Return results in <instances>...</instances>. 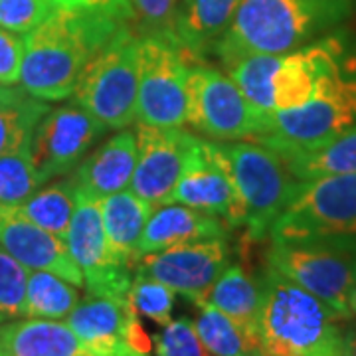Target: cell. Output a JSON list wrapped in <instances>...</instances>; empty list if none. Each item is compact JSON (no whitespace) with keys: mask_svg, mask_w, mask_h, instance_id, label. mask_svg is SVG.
Wrapping results in <instances>:
<instances>
[{"mask_svg":"<svg viewBox=\"0 0 356 356\" xmlns=\"http://www.w3.org/2000/svg\"><path fill=\"white\" fill-rule=\"evenodd\" d=\"M123 22V18L107 13L56 8L24 34L22 88L46 103L72 97L83 67Z\"/></svg>","mask_w":356,"mask_h":356,"instance_id":"1","label":"cell"},{"mask_svg":"<svg viewBox=\"0 0 356 356\" xmlns=\"http://www.w3.org/2000/svg\"><path fill=\"white\" fill-rule=\"evenodd\" d=\"M353 0H243L212 54L229 67L261 54H285L341 26Z\"/></svg>","mask_w":356,"mask_h":356,"instance_id":"2","label":"cell"},{"mask_svg":"<svg viewBox=\"0 0 356 356\" xmlns=\"http://www.w3.org/2000/svg\"><path fill=\"white\" fill-rule=\"evenodd\" d=\"M259 280V356L344 355V318L339 313L271 267H266Z\"/></svg>","mask_w":356,"mask_h":356,"instance_id":"3","label":"cell"},{"mask_svg":"<svg viewBox=\"0 0 356 356\" xmlns=\"http://www.w3.org/2000/svg\"><path fill=\"white\" fill-rule=\"evenodd\" d=\"M346 54L343 40L327 36L285 54L248 56L229 65L228 72L257 109L277 113L305 105L318 81L341 64Z\"/></svg>","mask_w":356,"mask_h":356,"instance_id":"4","label":"cell"},{"mask_svg":"<svg viewBox=\"0 0 356 356\" xmlns=\"http://www.w3.org/2000/svg\"><path fill=\"white\" fill-rule=\"evenodd\" d=\"M356 125V58L344 60L318 81L313 97L295 109L269 115L255 139L281 156L313 151Z\"/></svg>","mask_w":356,"mask_h":356,"instance_id":"5","label":"cell"},{"mask_svg":"<svg viewBox=\"0 0 356 356\" xmlns=\"http://www.w3.org/2000/svg\"><path fill=\"white\" fill-rule=\"evenodd\" d=\"M139 36L127 20L97 51L77 79L72 102L107 129H129L137 121Z\"/></svg>","mask_w":356,"mask_h":356,"instance_id":"6","label":"cell"},{"mask_svg":"<svg viewBox=\"0 0 356 356\" xmlns=\"http://www.w3.org/2000/svg\"><path fill=\"white\" fill-rule=\"evenodd\" d=\"M269 238L356 242V175L299 180Z\"/></svg>","mask_w":356,"mask_h":356,"instance_id":"7","label":"cell"},{"mask_svg":"<svg viewBox=\"0 0 356 356\" xmlns=\"http://www.w3.org/2000/svg\"><path fill=\"white\" fill-rule=\"evenodd\" d=\"M267 267L315 295L346 321L356 283V245L334 240H271Z\"/></svg>","mask_w":356,"mask_h":356,"instance_id":"8","label":"cell"},{"mask_svg":"<svg viewBox=\"0 0 356 356\" xmlns=\"http://www.w3.org/2000/svg\"><path fill=\"white\" fill-rule=\"evenodd\" d=\"M269 115L250 102L229 74L194 60L186 86V125L214 140H255Z\"/></svg>","mask_w":356,"mask_h":356,"instance_id":"9","label":"cell"},{"mask_svg":"<svg viewBox=\"0 0 356 356\" xmlns=\"http://www.w3.org/2000/svg\"><path fill=\"white\" fill-rule=\"evenodd\" d=\"M220 147L245 204L248 236L264 240L291 200L299 180L280 153L257 140H220Z\"/></svg>","mask_w":356,"mask_h":356,"instance_id":"10","label":"cell"},{"mask_svg":"<svg viewBox=\"0 0 356 356\" xmlns=\"http://www.w3.org/2000/svg\"><path fill=\"white\" fill-rule=\"evenodd\" d=\"M139 36V34H137ZM137 123L151 127L186 125V86L194 56L178 38L139 36Z\"/></svg>","mask_w":356,"mask_h":356,"instance_id":"11","label":"cell"},{"mask_svg":"<svg viewBox=\"0 0 356 356\" xmlns=\"http://www.w3.org/2000/svg\"><path fill=\"white\" fill-rule=\"evenodd\" d=\"M65 245L83 275V289L97 297H127L135 269L111 248L103 228L99 200L77 194Z\"/></svg>","mask_w":356,"mask_h":356,"instance_id":"12","label":"cell"},{"mask_svg":"<svg viewBox=\"0 0 356 356\" xmlns=\"http://www.w3.org/2000/svg\"><path fill=\"white\" fill-rule=\"evenodd\" d=\"M165 204H184L222 218L229 228L245 226L248 212L220 140L196 139L177 186Z\"/></svg>","mask_w":356,"mask_h":356,"instance_id":"13","label":"cell"},{"mask_svg":"<svg viewBox=\"0 0 356 356\" xmlns=\"http://www.w3.org/2000/svg\"><path fill=\"white\" fill-rule=\"evenodd\" d=\"M105 133L107 127L102 121L77 103L48 109L28 145V154L40 180L46 184L54 178L72 175Z\"/></svg>","mask_w":356,"mask_h":356,"instance_id":"14","label":"cell"},{"mask_svg":"<svg viewBox=\"0 0 356 356\" xmlns=\"http://www.w3.org/2000/svg\"><path fill=\"white\" fill-rule=\"evenodd\" d=\"M64 321L89 356H151V339L129 297L88 295Z\"/></svg>","mask_w":356,"mask_h":356,"instance_id":"15","label":"cell"},{"mask_svg":"<svg viewBox=\"0 0 356 356\" xmlns=\"http://www.w3.org/2000/svg\"><path fill=\"white\" fill-rule=\"evenodd\" d=\"M228 266V242L226 238H214L143 254L135 259L133 269L165 283L196 305Z\"/></svg>","mask_w":356,"mask_h":356,"instance_id":"16","label":"cell"},{"mask_svg":"<svg viewBox=\"0 0 356 356\" xmlns=\"http://www.w3.org/2000/svg\"><path fill=\"white\" fill-rule=\"evenodd\" d=\"M137 165L129 188L153 206L165 204L177 186L196 135L182 127H151L137 123Z\"/></svg>","mask_w":356,"mask_h":356,"instance_id":"17","label":"cell"},{"mask_svg":"<svg viewBox=\"0 0 356 356\" xmlns=\"http://www.w3.org/2000/svg\"><path fill=\"white\" fill-rule=\"evenodd\" d=\"M0 245L30 271H50L83 289V275L64 240L40 228L18 206L0 202Z\"/></svg>","mask_w":356,"mask_h":356,"instance_id":"18","label":"cell"},{"mask_svg":"<svg viewBox=\"0 0 356 356\" xmlns=\"http://www.w3.org/2000/svg\"><path fill=\"white\" fill-rule=\"evenodd\" d=\"M137 165V137L129 129H119L99 147H93L72 172L76 192L93 200L125 191Z\"/></svg>","mask_w":356,"mask_h":356,"instance_id":"19","label":"cell"},{"mask_svg":"<svg viewBox=\"0 0 356 356\" xmlns=\"http://www.w3.org/2000/svg\"><path fill=\"white\" fill-rule=\"evenodd\" d=\"M228 224L222 218L206 214L184 204H159L145 224L137 245V257L161 252L172 245L214 240L228 236Z\"/></svg>","mask_w":356,"mask_h":356,"instance_id":"20","label":"cell"},{"mask_svg":"<svg viewBox=\"0 0 356 356\" xmlns=\"http://www.w3.org/2000/svg\"><path fill=\"white\" fill-rule=\"evenodd\" d=\"M0 356H89L65 321L18 317L0 325Z\"/></svg>","mask_w":356,"mask_h":356,"instance_id":"21","label":"cell"},{"mask_svg":"<svg viewBox=\"0 0 356 356\" xmlns=\"http://www.w3.org/2000/svg\"><path fill=\"white\" fill-rule=\"evenodd\" d=\"M243 0H180L177 36L194 56L212 54Z\"/></svg>","mask_w":356,"mask_h":356,"instance_id":"22","label":"cell"},{"mask_svg":"<svg viewBox=\"0 0 356 356\" xmlns=\"http://www.w3.org/2000/svg\"><path fill=\"white\" fill-rule=\"evenodd\" d=\"M153 208V204L140 198L131 188L109 194L99 200L107 240L115 252L133 266L137 259V245L143 236V229Z\"/></svg>","mask_w":356,"mask_h":356,"instance_id":"23","label":"cell"},{"mask_svg":"<svg viewBox=\"0 0 356 356\" xmlns=\"http://www.w3.org/2000/svg\"><path fill=\"white\" fill-rule=\"evenodd\" d=\"M200 303L216 307L257 337V318L261 311V280L248 273L242 266L229 264Z\"/></svg>","mask_w":356,"mask_h":356,"instance_id":"24","label":"cell"},{"mask_svg":"<svg viewBox=\"0 0 356 356\" xmlns=\"http://www.w3.org/2000/svg\"><path fill=\"white\" fill-rule=\"evenodd\" d=\"M50 105L24 88L0 86V156L26 151Z\"/></svg>","mask_w":356,"mask_h":356,"instance_id":"25","label":"cell"},{"mask_svg":"<svg viewBox=\"0 0 356 356\" xmlns=\"http://www.w3.org/2000/svg\"><path fill=\"white\" fill-rule=\"evenodd\" d=\"M297 180L356 175V125L313 151L283 156Z\"/></svg>","mask_w":356,"mask_h":356,"instance_id":"26","label":"cell"},{"mask_svg":"<svg viewBox=\"0 0 356 356\" xmlns=\"http://www.w3.org/2000/svg\"><path fill=\"white\" fill-rule=\"evenodd\" d=\"M194 329L210 356H259L257 337L208 303H198Z\"/></svg>","mask_w":356,"mask_h":356,"instance_id":"27","label":"cell"},{"mask_svg":"<svg viewBox=\"0 0 356 356\" xmlns=\"http://www.w3.org/2000/svg\"><path fill=\"white\" fill-rule=\"evenodd\" d=\"M76 184L70 175L54 182L50 180V184L46 182V186L42 184L28 200L18 204V208L32 222H36L40 228L65 240V234L76 212Z\"/></svg>","mask_w":356,"mask_h":356,"instance_id":"28","label":"cell"},{"mask_svg":"<svg viewBox=\"0 0 356 356\" xmlns=\"http://www.w3.org/2000/svg\"><path fill=\"white\" fill-rule=\"evenodd\" d=\"M79 287L50 271H30L24 317L64 321L79 303Z\"/></svg>","mask_w":356,"mask_h":356,"instance_id":"29","label":"cell"},{"mask_svg":"<svg viewBox=\"0 0 356 356\" xmlns=\"http://www.w3.org/2000/svg\"><path fill=\"white\" fill-rule=\"evenodd\" d=\"M44 182L30 161L28 149L0 156V202L18 206L28 200Z\"/></svg>","mask_w":356,"mask_h":356,"instance_id":"30","label":"cell"},{"mask_svg":"<svg viewBox=\"0 0 356 356\" xmlns=\"http://www.w3.org/2000/svg\"><path fill=\"white\" fill-rule=\"evenodd\" d=\"M127 297L139 315L151 318L156 325L165 327L166 323L172 321L177 293L165 283L135 271Z\"/></svg>","mask_w":356,"mask_h":356,"instance_id":"31","label":"cell"},{"mask_svg":"<svg viewBox=\"0 0 356 356\" xmlns=\"http://www.w3.org/2000/svg\"><path fill=\"white\" fill-rule=\"evenodd\" d=\"M135 34L139 36H177L180 0H127Z\"/></svg>","mask_w":356,"mask_h":356,"instance_id":"32","label":"cell"},{"mask_svg":"<svg viewBox=\"0 0 356 356\" xmlns=\"http://www.w3.org/2000/svg\"><path fill=\"white\" fill-rule=\"evenodd\" d=\"M30 269L0 245V317H24Z\"/></svg>","mask_w":356,"mask_h":356,"instance_id":"33","label":"cell"},{"mask_svg":"<svg viewBox=\"0 0 356 356\" xmlns=\"http://www.w3.org/2000/svg\"><path fill=\"white\" fill-rule=\"evenodd\" d=\"M154 356H210L204 348L194 321L188 317L172 318L154 337Z\"/></svg>","mask_w":356,"mask_h":356,"instance_id":"34","label":"cell"},{"mask_svg":"<svg viewBox=\"0 0 356 356\" xmlns=\"http://www.w3.org/2000/svg\"><path fill=\"white\" fill-rule=\"evenodd\" d=\"M54 10L56 6L50 0H0V28L28 34Z\"/></svg>","mask_w":356,"mask_h":356,"instance_id":"35","label":"cell"},{"mask_svg":"<svg viewBox=\"0 0 356 356\" xmlns=\"http://www.w3.org/2000/svg\"><path fill=\"white\" fill-rule=\"evenodd\" d=\"M24 58V38L20 34L0 28V86L20 83Z\"/></svg>","mask_w":356,"mask_h":356,"instance_id":"36","label":"cell"},{"mask_svg":"<svg viewBox=\"0 0 356 356\" xmlns=\"http://www.w3.org/2000/svg\"><path fill=\"white\" fill-rule=\"evenodd\" d=\"M56 8L64 10H93V13H107L119 16L123 20L131 18L129 6L123 0H50Z\"/></svg>","mask_w":356,"mask_h":356,"instance_id":"37","label":"cell"},{"mask_svg":"<svg viewBox=\"0 0 356 356\" xmlns=\"http://www.w3.org/2000/svg\"><path fill=\"white\" fill-rule=\"evenodd\" d=\"M343 356H356V329L344 331V355Z\"/></svg>","mask_w":356,"mask_h":356,"instance_id":"38","label":"cell"},{"mask_svg":"<svg viewBox=\"0 0 356 356\" xmlns=\"http://www.w3.org/2000/svg\"><path fill=\"white\" fill-rule=\"evenodd\" d=\"M356 245V243H355ZM348 309H350V317H356V283L350 291V299H348Z\"/></svg>","mask_w":356,"mask_h":356,"instance_id":"39","label":"cell"},{"mask_svg":"<svg viewBox=\"0 0 356 356\" xmlns=\"http://www.w3.org/2000/svg\"><path fill=\"white\" fill-rule=\"evenodd\" d=\"M4 321H6V318H4V317H0V325H2V323H4Z\"/></svg>","mask_w":356,"mask_h":356,"instance_id":"40","label":"cell"},{"mask_svg":"<svg viewBox=\"0 0 356 356\" xmlns=\"http://www.w3.org/2000/svg\"><path fill=\"white\" fill-rule=\"evenodd\" d=\"M123 2H125V4H127V0H123ZM127 6H129V4H127ZM129 13H131V10H129ZM129 20H131V18H129Z\"/></svg>","mask_w":356,"mask_h":356,"instance_id":"41","label":"cell"}]
</instances>
